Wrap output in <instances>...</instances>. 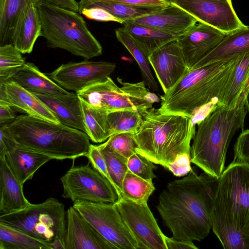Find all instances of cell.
<instances>
[{
	"instance_id": "1",
	"label": "cell",
	"mask_w": 249,
	"mask_h": 249,
	"mask_svg": "<svg viewBox=\"0 0 249 249\" xmlns=\"http://www.w3.org/2000/svg\"><path fill=\"white\" fill-rule=\"evenodd\" d=\"M218 180L205 172L198 175L192 168L184 178L168 183L157 209L174 238L193 242L209 235Z\"/></svg>"
},
{
	"instance_id": "2",
	"label": "cell",
	"mask_w": 249,
	"mask_h": 249,
	"mask_svg": "<svg viewBox=\"0 0 249 249\" xmlns=\"http://www.w3.org/2000/svg\"><path fill=\"white\" fill-rule=\"evenodd\" d=\"M244 53L188 70L176 85L160 96L159 110L192 119L204 106L216 100L218 103Z\"/></svg>"
},
{
	"instance_id": "3",
	"label": "cell",
	"mask_w": 249,
	"mask_h": 249,
	"mask_svg": "<svg viewBox=\"0 0 249 249\" xmlns=\"http://www.w3.org/2000/svg\"><path fill=\"white\" fill-rule=\"evenodd\" d=\"M141 115L142 124L132 134L137 153L166 168L178 156L191 154L190 143L196 132L191 118L153 107Z\"/></svg>"
},
{
	"instance_id": "4",
	"label": "cell",
	"mask_w": 249,
	"mask_h": 249,
	"mask_svg": "<svg viewBox=\"0 0 249 249\" xmlns=\"http://www.w3.org/2000/svg\"><path fill=\"white\" fill-rule=\"evenodd\" d=\"M247 113L245 104L218 107L198 124L191 147V162L218 179L225 169L230 143L236 132L244 130Z\"/></svg>"
},
{
	"instance_id": "5",
	"label": "cell",
	"mask_w": 249,
	"mask_h": 249,
	"mask_svg": "<svg viewBox=\"0 0 249 249\" xmlns=\"http://www.w3.org/2000/svg\"><path fill=\"white\" fill-rule=\"evenodd\" d=\"M7 129L18 143L53 160L86 157L91 144L82 131L28 114L17 116Z\"/></svg>"
},
{
	"instance_id": "6",
	"label": "cell",
	"mask_w": 249,
	"mask_h": 249,
	"mask_svg": "<svg viewBox=\"0 0 249 249\" xmlns=\"http://www.w3.org/2000/svg\"><path fill=\"white\" fill-rule=\"evenodd\" d=\"M40 36L48 47L60 48L89 59L102 54V47L78 12L40 1L37 5Z\"/></svg>"
},
{
	"instance_id": "7",
	"label": "cell",
	"mask_w": 249,
	"mask_h": 249,
	"mask_svg": "<svg viewBox=\"0 0 249 249\" xmlns=\"http://www.w3.org/2000/svg\"><path fill=\"white\" fill-rule=\"evenodd\" d=\"M66 212L63 203L55 198L49 197L41 203H31L21 210L0 214V223L50 246L57 239L65 241Z\"/></svg>"
},
{
	"instance_id": "8",
	"label": "cell",
	"mask_w": 249,
	"mask_h": 249,
	"mask_svg": "<svg viewBox=\"0 0 249 249\" xmlns=\"http://www.w3.org/2000/svg\"><path fill=\"white\" fill-rule=\"evenodd\" d=\"M119 87L110 77L76 92L91 106L108 113L123 109H136L142 114L160 100L146 88L144 80L137 83L124 81L118 77Z\"/></svg>"
},
{
	"instance_id": "9",
	"label": "cell",
	"mask_w": 249,
	"mask_h": 249,
	"mask_svg": "<svg viewBox=\"0 0 249 249\" xmlns=\"http://www.w3.org/2000/svg\"><path fill=\"white\" fill-rule=\"evenodd\" d=\"M213 207L249 237V165L232 161L218 180Z\"/></svg>"
},
{
	"instance_id": "10",
	"label": "cell",
	"mask_w": 249,
	"mask_h": 249,
	"mask_svg": "<svg viewBox=\"0 0 249 249\" xmlns=\"http://www.w3.org/2000/svg\"><path fill=\"white\" fill-rule=\"evenodd\" d=\"M89 164V162L86 165H73L60 178L63 190L62 196L73 202H116L119 196L114 187Z\"/></svg>"
},
{
	"instance_id": "11",
	"label": "cell",
	"mask_w": 249,
	"mask_h": 249,
	"mask_svg": "<svg viewBox=\"0 0 249 249\" xmlns=\"http://www.w3.org/2000/svg\"><path fill=\"white\" fill-rule=\"evenodd\" d=\"M73 207L116 249H139L115 203L77 201Z\"/></svg>"
},
{
	"instance_id": "12",
	"label": "cell",
	"mask_w": 249,
	"mask_h": 249,
	"mask_svg": "<svg viewBox=\"0 0 249 249\" xmlns=\"http://www.w3.org/2000/svg\"><path fill=\"white\" fill-rule=\"evenodd\" d=\"M139 249H167L165 235L147 203L138 204L121 197L115 203Z\"/></svg>"
},
{
	"instance_id": "13",
	"label": "cell",
	"mask_w": 249,
	"mask_h": 249,
	"mask_svg": "<svg viewBox=\"0 0 249 249\" xmlns=\"http://www.w3.org/2000/svg\"><path fill=\"white\" fill-rule=\"evenodd\" d=\"M194 17L197 22L225 35L247 26L239 18L231 0H169Z\"/></svg>"
},
{
	"instance_id": "14",
	"label": "cell",
	"mask_w": 249,
	"mask_h": 249,
	"mask_svg": "<svg viewBox=\"0 0 249 249\" xmlns=\"http://www.w3.org/2000/svg\"><path fill=\"white\" fill-rule=\"evenodd\" d=\"M115 68L116 64L112 62L86 59L62 64L47 75L63 89L77 92L105 80Z\"/></svg>"
},
{
	"instance_id": "15",
	"label": "cell",
	"mask_w": 249,
	"mask_h": 249,
	"mask_svg": "<svg viewBox=\"0 0 249 249\" xmlns=\"http://www.w3.org/2000/svg\"><path fill=\"white\" fill-rule=\"evenodd\" d=\"M0 155H5L10 169L22 186L42 165L53 160L16 142L8 132L7 124L0 125Z\"/></svg>"
},
{
	"instance_id": "16",
	"label": "cell",
	"mask_w": 249,
	"mask_h": 249,
	"mask_svg": "<svg viewBox=\"0 0 249 249\" xmlns=\"http://www.w3.org/2000/svg\"><path fill=\"white\" fill-rule=\"evenodd\" d=\"M226 35L215 28L200 22L180 35L177 41L188 70L209 54Z\"/></svg>"
},
{
	"instance_id": "17",
	"label": "cell",
	"mask_w": 249,
	"mask_h": 249,
	"mask_svg": "<svg viewBox=\"0 0 249 249\" xmlns=\"http://www.w3.org/2000/svg\"><path fill=\"white\" fill-rule=\"evenodd\" d=\"M148 59L164 93L176 85L188 71L177 40L155 51Z\"/></svg>"
},
{
	"instance_id": "18",
	"label": "cell",
	"mask_w": 249,
	"mask_h": 249,
	"mask_svg": "<svg viewBox=\"0 0 249 249\" xmlns=\"http://www.w3.org/2000/svg\"><path fill=\"white\" fill-rule=\"evenodd\" d=\"M65 249H116L73 207L66 212Z\"/></svg>"
},
{
	"instance_id": "19",
	"label": "cell",
	"mask_w": 249,
	"mask_h": 249,
	"mask_svg": "<svg viewBox=\"0 0 249 249\" xmlns=\"http://www.w3.org/2000/svg\"><path fill=\"white\" fill-rule=\"evenodd\" d=\"M129 22L180 36L196 24L197 21L184 10L171 3L157 12L136 18Z\"/></svg>"
},
{
	"instance_id": "20",
	"label": "cell",
	"mask_w": 249,
	"mask_h": 249,
	"mask_svg": "<svg viewBox=\"0 0 249 249\" xmlns=\"http://www.w3.org/2000/svg\"><path fill=\"white\" fill-rule=\"evenodd\" d=\"M52 112L58 122L86 133L81 100L75 92L64 94L33 93Z\"/></svg>"
},
{
	"instance_id": "21",
	"label": "cell",
	"mask_w": 249,
	"mask_h": 249,
	"mask_svg": "<svg viewBox=\"0 0 249 249\" xmlns=\"http://www.w3.org/2000/svg\"><path fill=\"white\" fill-rule=\"evenodd\" d=\"M0 99L6 100L14 109L18 111L47 121L59 123L36 95L13 81L0 84Z\"/></svg>"
},
{
	"instance_id": "22",
	"label": "cell",
	"mask_w": 249,
	"mask_h": 249,
	"mask_svg": "<svg viewBox=\"0 0 249 249\" xmlns=\"http://www.w3.org/2000/svg\"><path fill=\"white\" fill-rule=\"evenodd\" d=\"M37 4L31 2L26 5L15 25L12 44L21 53H31L36 39L40 36L41 25Z\"/></svg>"
},
{
	"instance_id": "23",
	"label": "cell",
	"mask_w": 249,
	"mask_h": 249,
	"mask_svg": "<svg viewBox=\"0 0 249 249\" xmlns=\"http://www.w3.org/2000/svg\"><path fill=\"white\" fill-rule=\"evenodd\" d=\"M21 185L10 169L5 155H0V214L23 209L31 203Z\"/></svg>"
},
{
	"instance_id": "24",
	"label": "cell",
	"mask_w": 249,
	"mask_h": 249,
	"mask_svg": "<svg viewBox=\"0 0 249 249\" xmlns=\"http://www.w3.org/2000/svg\"><path fill=\"white\" fill-rule=\"evenodd\" d=\"M8 81L17 83L32 93L64 94L69 92L41 72L33 63L30 62H26Z\"/></svg>"
},
{
	"instance_id": "25",
	"label": "cell",
	"mask_w": 249,
	"mask_h": 249,
	"mask_svg": "<svg viewBox=\"0 0 249 249\" xmlns=\"http://www.w3.org/2000/svg\"><path fill=\"white\" fill-rule=\"evenodd\" d=\"M123 25L124 28L147 57L165 44L177 40L180 36L132 22L125 21Z\"/></svg>"
},
{
	"instance_id": "26",
	"label": "cell",
	"mask_w": 249,
	"mask_h": 249,
	"mask_svg": "<svg viewBox=\"0 0 249 249\" xmlns=\"http://www.w3.org/2000/svg\"><path fill=\"white\" fill-rule=\"evenodd\" d=\"M248 52H249V26H247L226 35L216 47L193 69Z\"/></svg>"
},
{
	"instance_id": "27",
	"label": "cell",
	"mask_w": 249,
	"mask_h": 249,
	"mask_svg": "<svg viewBox=\"0 0 249 249\" xmlns=\"http://www.w3.org/2000/svg\"><path fill=\"white\" fill-rule=\"evenodd\" d=\"M78 13L85 8H103L115 17L125 21L158 12L165 7L135 6L120 3L109 2L94 0H80L78 2Z\"/></svg>"
},
{
	"instance_id": "28",
	"label": "cell",
	"mask_w": 249,
	"mask_h": 249,
	"mask_svg": "<svg viewBox=\"0 0 249 249\" xmlns=\"http://www.w3.org/2000/svg\"><path fill=\"white\" fill-rule=\"evenodd\" d=\"M212 220V229L224 249H249V237L238 231L213 206Z\"/></svg>"
},
{
	"instance_id": "29",
	"label": "cell",
	"mask_w": 249,
	"mask_h": 249,
	"mask_svg": "<svg viewBox=\"0 0 249 249\" xmlns=\"http://www.w3.org/2000/svg\"><path fill=\"white\" fill-rule=\"evenodd\" d=\"M81 100L86 133L95 143H101L111 136L108 113Z\"/></svg>"
},
{
	"instance_id": "30",
	"label": "cell",
	"mask_w": 249,
	"mask_h": 249,
	"mask_svg": "<svg viewBox=\"0 0 249 249\" xmlns=\"http://www.w3.org/2000/svg\"><path fill=\"white\" fill-rule=\"evenodd\" d=\"M40 0H0V46L12 44L15 25L19 15L28 3Z\"/></svg>"
},
{
	"instance_id": "31",
	"label": "cell",
	"mask_w": 249,
	"mask_h": 249,
	"mask_svg": "<svg viewBox=\"0 0 249 249\" xmlns=\"http://www.w3.org/2000/svg\"><path fill=\"white\" fill-rule=\"evenodd\" d=\"M249 70V52L240 58L230 83L218 102L219 107H234L238 105Z\"/></svg>"
},
{
	"instance_id": "32",
	"label": "cell",
	"mask_w": 249,
	"mask_h": 249,
	"mask_svg": "<svg viewBox=\"0 0 249 249\" xmlns=\"http://www.w3.org/2000/svg\"><path fill=\"white\" fill-rule=\"evenodd\" d=\"M115 33L117 40L128 50L137 63L145 85L152 90L158 91V83L152 73L148 57L124 27L115 29Z\"/></svg>"
},
{
	"instance_id": "33",
	"label": "cell",
	"mask_w": 249,
	"mask_h": 249,
	"mask_svg": "<svg viewBox=\"0 0 249 249\" xmlns=\"http://www.w3.org/2000/svg\"><path fill=\"white\" fill-rule=\"evenodd\" d=\"M0 249H51L49 245L0 223Z\"/></svg>"
},
{
	"instance_id": "34",
	"label": "cell",
	"mask_w": 249,
	"mask_h": 249,
	"mask_svg": "<svg viewBox=\"0 0 249 249\" xmlns=\"http://www.w3.org/2000/svg\"><path fill=\"white\" fill-rule=\"evenodd\" d=\"M155 190L152 180L143 179L128 170L123 181L121 197L138 204L147 203Z\"/></svg>"
},
{
	"instance_id": "35",
	"label": "cell",
	"mask_w": 249,
	"mask_h": 249,
	"mask_svg": "<svg viewBox=\"0 0 249 249\" xmlns=\"http://www.w3.org/2000/svg\"><path fill=\"white\" fill-rule=\"evenodd\" d=\"M98 147L106 160L109 175L120 198L121 197L123 181L128 170V159L115 152L107 141L98 145Z\"/></svg>"
},
{
	"instance_id": "36",
	"label": "cell",
	"mask_w": 249,
	"mask_h": 249,
	"mask_svg": "<svg viewBox=\"0 0 249 249\" xmlns=\"http://www.w3.org/2000/svg\"><path fill=\"white\" fill-rule=\"evenodd\" d=\"M107 120L111 135L135 133L140 126L142 117L136 109L119 110L108 113Z\"/></svg>"
},
{
	"instance_id": "37",
	"label": "cell",
	"mask_w": 249,
	"mask_h": 249,
	"mask_svg": "<svg viewBox=\"0 0 249 249\" xmlns=\"http://www.w3.org/2000/svg\"><path fill=\"white\" fill-rule=\"evenodd\" d=\"M26 63L21 53L12 44L0 46V84L7 81Z\"/></svg>"
},
{
	"instance_id": "38",
	"label": "cell",
	"mask_w": 249,
	"mask_h": 249,
	"mask_svg": "<svg viewBox=\"0 0 249 249\" xmlns=\"http://www.w3.org/2000/svg\"><path fill=\"white\" fill-rule=\"evenodd\" d=\"M107 142L109 146L117 153L128 159L137 153V144L131 133H121L111 136Z\"/></svg>"
},
{
	"instance_id": "39",
	"label": "cell",
	"mask_w": 249,
	"mask_h": 249,
	"mask_svg": "<svg viewBox=\"0 0 249 249\" xmlns=\"http://www.w3.org/2000/svg\"><path fill=\"white\" fill-rule=\"evenodd\" d=\"M127 167L129 171L143 179L152 180L157 178L153 171L156 167L153 162L138 153L128 159Z\"/></svg>"
},
{
	"instance_id": "40",
	"label": "cell",
	"mask_w": 249,
	"mask_h": 249,
	"mask_svg": "<svg viewBox=\"0 0 249 249\" xmlns=\"http://www.w3.org/2000/svg\"><path fill=\"white\" fill-rule=\"evenodd\" d=\"M86 157L89 159V161L92 166L106 178L116 190L115 185L109 175L106 160L98 147V145L91 144L89 151Z\"/></svg>"
},
{
	"instance_id": "41",
	"label": "cell",
	"mask_w": 249,
	"mask_h": 249,
	"mask_svg": "<svg viewBox=\"0 0 249 249\" xmlns=\"http://www.w3.org/2000/svg\"><path fill=\"white\" fill-rule=\"evenodd\" d=\"M233 161L249 165V129L242 130L234 145Z\"/></svg>"
},
{
	"instance_id": "42",
	"label": "cell",
	"mask_w": 249,
	"mask_h": 249,
	"mask_svg": "<svg viewBox=\"0 0 249 249\" xmlns=\"http://www.w3.org/2000/svg\"><path fill=\"white\" fill-rule=\"evenodd\" d=\"M87 18L99 21H115L123 24L124 21L109 13L107 10L99 7L83 9L79 13Z\"/></svg>"
},
{
	"instance_id": "43",
	"label": "cell",
	"mask_w": 249,
	"mask_h": 249,
	"mask_svg": "<svg viewBox=\"0 0 249 249\" xmlns=\"http://www.w3.org/2000/svg\"><path fill=\"white\" fill-rule=\"evenodd\" d=\"M191 159V154H182L170 164L167 169L176 176L181 177L186 175L192 169Z\"/></svg>"
},
{
	"instance_id": "44",
	"label": "cell",
	"mask_w": 249,
	"mask_h": 249,
	"mask_svg": "<svg viewBox=\"0 0 249 249\" xmlns=\"http://www.w3.org/2000/svg\"><path fill=\"white\" fill-rule=\"evenodd\" d=\"M109 2L142 6L166 7L171 2L169 0H94Z\"/></svg>"
},
{
	"instance_id": "45",
	"label": "cell",
	"mask_w": 249,
	"mask_h": 249,
	"mask_svg": "<svg viewBox=\"0 0 249 249\" xmlns=\"http://www.w3.org/2000/svg\"><path fill=\"white\" fill-rule=\"evenodd\" d=\"M13 108L5 100L0 99V125L12 122L16 116Z\"/></svg>"
},
{
	"instance_id": "46",
	"label": "cell",
	"mask_w": 249,
	"mask_h": 249,
	"mask_svg": "<svg viewBox=\"0 0 249 249\" xmlns=\"http://www.w3.org/2000/svg\"><path fill=\"white\" fill-rule=\"evenodd\" d=\"M167 249H197L192 241H182L175 238L164 236Z\"/></svg>"
},
{
	"instance_id": "47",
	"label": "cell",
	"mask_w": 249,
	"mask_h": 249,
	"mask_svg": "<svg viewBox=\"0 0 249 249\" xmlns=\"http://www.w3.org/2000/svg\"><path fill=\"white\" fill-rule=\"evenodd\" d=\"M58 7L78 12V2L75 0H40Z\"/></svg>"
},
{
	"instance_id": "48",
	"label": "cell",
	"mask_w": 249,
	"mask_h": 249,
	"mask_svg": "<svg viewBox=\"0 0 249 249\" xmlns=\"http://www.w3.org/2000/svg\"><path fill=\"white\" fill-rule=\"evenodd\" d=\"M249 90V70L246 77L245 86L243 90L240 95L238 104H245V100L246 96Z\"/></svg>"
},
{
	"instance_id": "49",
	"label": "cell",
	"mask_w": 249,
	"mask_h": 249,
	"mask_svg": "<svg viewBox=\"0 0 249 249\" xmlns=\"http://www.w3.org/2000/svg\"><path fill=\"white\" fill-rule=\"evenodd\" d=\"M245 106L249 113V90L246 96L245 100Z\"/></svg>"
}]
</instances>
